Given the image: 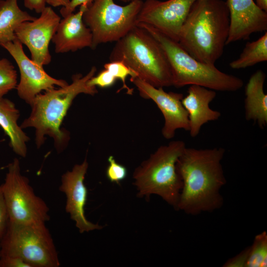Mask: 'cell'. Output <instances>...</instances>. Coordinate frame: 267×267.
Segmentation results:
<instances>
[{"instance_id": "28", "label": "cell", "mask_w": 267, "mask_h": 267, "mask_svg": "<svg viewBox=\"0 0 267 267\" xmlns=\"http://www.w3.org/2000/svg\"><path fill=\"white\" fill-rule=\"evenodd\" d=\"M250 247L243 250L236 256L229 259L224 264L225 267H246Z\"/></svg>"}, {"instance_id": "14", "label": "cell", "mask_w": 267, "mask_h": 267, "mask_svg": "<svg viewBox=\"0 0 267 267\" xmlns=\"http://www.w3.org/2000/svg\"><path fill=\"white\" fill-rule=\"evenodd\" d=\"M89 164L86 158L79 164H76L70 171L64 173L61 178L60 191L66 198L65 210L81 233L94 230H100L104 226L87 220L85 214L88 189L84 184Z\"/></svg>"}, {"instance_id": "9", "label": "cell", "mask_w": 267, "mask_h": 267, "mask_svg": "<svg viewBox=\"0 0 267 267\" xmlns=\"http://www.w3.org/2000/svg\"><path fill=\"white\" fill-rule=\"evenodd\" d=\"M1 187L9 223L19 224L49 221V209L45 202L36 195L28 178L21 174L18 159L14 158L8 165Z\"/></svg>"}, {"instance_id": "4", "label": "cell", "mask_w": 267, "mask_h": 267, "mask_svg": "<svg viewBox=\"0 0 267 267\" xmlns=\"http://www.w3.org/2000/svg\"><path fill=\"white\" fill-rule=\"evenodd\" d=\"M109 60L124 62L137 77L155 87L173 86L171 69L164 49L156 39L138 26L116 42Z\"/></svg>"}, {"instance_id": "27", "label": "cell", "mask_w": 267, "mask_h": 267, "mask_svg": "<svg viewBox=\"0 0 267 267\" xmlns=\"http://www.w3.org/2000/svg\"><path fill=\"white\" fill-rule=\"evenodd\" d=\"M8 223V215L0 185V242L3 237Z\"/></svg>"}, {"instance_id": "20", "label": "cell", "mask_w": 267, "mask_h": 267, "mask_svg": "<svg viewBox=\"0 0 267 267\" xmlns=\"http://www.w3.org/2000/svg\"><path fill=\"white\" fill-rule=\"evenodd\" d=\"M36 18L21 9L18 0H0V43L16 39L15 31L17 27Z\"/></svg>"}, {"instance_id": "32", "label": "cell", "mask_w": 267, "mask_h": 267, "mask_svg": "<svg viewBox=\"0 0 267 267\" xmlns=\"http://www.w3.org/2000/svg\"><path fill=\"white\" fill-rule=\"evenodd\" d=\"M70 0H45L46 4L54 7H65L69 3Z\"/></svg>"}, {"instance_id": "17", "label": "cell", "mask_w": 267, "mask_h": 267, "mask_svg": "<svg viewBox=\"0 0 267 267\" xmlns=\"http://www.w3.org/2000/svg\"><path fill=\"white\" fill-rule=\"evenodd\" d=\"M215 90L198 85L189 86L187 94L181 102L187 112L189 131L191 137H196L205 124L218 120L221 113L210 107L216 96Z\"/></svg>"}, {"instance_id": "19", "label": "cell", "mask_w": 267, "mask_h": 267, "mask_svg": "<svg viewBox=\"0 0 267 267\" xmlns=\"http://www.w3.org/2000/svg\"><path fill=\"white\" fill-rule=\"evenodd\" d=\"M20 113L10 100L0 99V127L9 138V145L15 154L25 158L29 137L17 124Z\"/></svg>"}, {"instance_id": "30", "label": "cell", "mask_w": 267, "mask_h": 267, "mask_svg": "<svg viewBox=\"0 0 267 267\" xmlns=\"http://www.w3.org/2000/svg\"><path fill=\"white\" fill-rule=\"evenodd\" d=\"M93 0H70L68 4L62 7L60 10V13L62 17L74 12L78 6L84 5L88 7L92 2Z\"/></svg>"}, {"instance_id": "15", "label": "cell", "mask_w": 267, "mask_h": 267, "mask_svg": "<svg viewBox=\"0 0 267 267\" xmlns=\"http://www.w3.org/2000/svg\"><path fill=\"white\" fill-rule=\"evenodd\" d=\"M229 30L226 45L250 39L255 33L266 32L267 12L253 0H227Z\"/></svg>"}, {"instance_id": "33", "label": "cell", "mask_w": 267, "mask_h": 267, "mask_svg": "<svg viewBox=\"0 0 267 267\" xmlns=\"http://www.w3.org/2000/svg\"><path fill=\"white\" fill-rule=\"evenodd\" d=\"M256 3L262 10L267 12V0H256Z\"/></svg>"}, {"instance_id": "6", "label": "cell", "mask_w": 267, "mask_h": 267, "mask_svg": "<svg viewBox=\"0 0 267 267\" xmlns=\"http://www.w3.org/2000/svg\"><path fill=\"white\" fill-rule=\"evenodd\" d=\"M185 147L180 140L161 145L134 169L133 184L138 198L149 201L151 195H157L177 210L182 183L176 163Z\"/></svg>"}, {"instance_id": "12", "label": "cell", "mask_w": 267, "mask_h": 267, "mask_svg": "<svg viewBox=\"0 0 267 267\" xmlns=\"http://www.w3.org/2000/svg\"><path fill=\"white\" fill-rule=\"evenodd\" d=\"M198 0H146L143 1L137 24L143 23L178 42L180 28L193 4Z\"/></svg>"}, {"instance_id": "1", "label": "cell", "mask_w": 267, "mask_h": 267, "mask_svg": "<svg viewBox=\"0 0 267 267\" xmlns=\"http://www.w3.org/2000/svg\"><path fill=\"white\" fill-rule=\"evenodd\" d=\"M225 152L222 147L185 148L176 163L182 183L177 210L196 215L222 206L220 190L226 180L221 162Z\"/></svg>"}, {"instance_id": "3", "label": "cell", "mask_w": 267, "mask_h": 267, "mask_svg": "<svg viewBox=\"0 0 267 267\" xmlns=\"http://www.w3.org/2000/svg\"><path fill=\"white\" fill-rule=\"evenodd\" d=\"M96 71L92 66L85 76L76 74L72 77V83L63 87L55 88L36 96L30 105L31 112L20 127L22 129L34 128L37 148L44 142L45 136L53 141L58 152L63 150L70 139L69 133L61 128L64 118L76 97L85 93L94 95L98 92L95 87L88 84V81Z\"/></svg>"}, {"instance_id": "5", "label": "cell", "mask_w": 267, "mask_h": 267, "mask_svg": "<svg viewBox=\"0 0 267 267\" xmlns=\"http://www.w3.org/2000/svg\"><path fill=\"white\" fill-rule=\"evenodd\" d=\"M137 26L146 30L164 49L171 69L173 86L181 88L198 85L215 91L227 92L236 91L243 87L241 79L220 71L215 65L196 60L178 42L154 27L143 23H138Z\"/></svg>"}, {"instance_id": "16", "label": "cell", "mask_w": 267, "mask_h": 267, "mask_svg": "<svg viewBox=\"0 0 267 267\" xmlns=\"http://www.w3.org/2000/svg\"><path fill=\"white\" fill-rule=\"evenodd\" d=\"M87 7L81 5L79 11L63 17L60 21L52 42L56 53L76 51L91 48L92 35L85 24L83 15Z\"/></svg>"}, {"instance_id": "23", "label": "cell", "mask_w": 267, "mask_h": 267, "mask_svg": "<svg viewBox=\"0 0 267 267\" xmlns=\"http://www.w3.org/2000/svg\"><path fill=\"white\" fill-rule=\"evenodd\" d=\"M17 74L14 66L6 58L0 59V99L16 89Z\"/></svg>"}, {"instance_id": "31", "label": "cell", "mask_w": 267, "mask_h": 267, "mask_svg": "<svg viewBox=\"0 0 267 267\" xmlns=\"http://www.w3.org/2000/svg\"><path fill=\"white\" fill-rule=\"evenodd\" d=\"M25 7L40 14L46 7L45 0H23Z\"/></svg>"}, {"instance_id": "10", "label": "cell", "mask_w": 267, "mask_h": 267, "mask_svg": "<svg viewBox=\"0 0 267 267\" xmlns=\"http://www.w3.org/2000/svg\"><path fill=\"white\" fill-rule=\"evenodd\" d=\"M0 45L5 48L15 61L20 72V81L16 88L19 97L31 105L36 95L42 91L63 87L68 85L64 80L57 79L49 75L43 66L30 59L25 53L22 44L17 40Z\"/></svg>"}, {"instance_id": "29", "label": "cell", "mask_w": 267, "mask_h": 267, "mask_svg": "<svg viewBox=\"0 0 267 267\" xmlns=\"http://www.w3.org/2000/svg\"><path fill=\"white\" fill-rule=\"evenodd\" d=\"M0 267H32L23 259L16 257H0Z\"/></svg>"}, {"instance_id": "26", "label": "cell", "mask_w": 267, "mask_h": 267, "mask_svg": "<svg viewBox=\"0 0 267 267\" xmlns=\"http://www.w3.org/2000/svg\"><path fill=\"white\" fill-rule=\"evenodd\" d=\"M116 79L107 70L104 69L97 75L91 77L88 82V84L91 87H98L106 88L112 86L116 82Z\"/></svg>"}, {"instance_id": "21", "label": "cell", "mask_w": 267, "mask_h": 267, "mask_svg": "<svg viewBox=\"0 0 267 267\" xmlns=\"http://www.w3.org/2000/svg\"><path fill=\"white\" fill-rule=\"evenodd\" d=\"M267 61V32L258 40L248 42L239 57L229 63L233 69H244Z\"/></svg>"}, {"instance_id": "7", "label": "cell", "mask_w": 267, "mask_h": 267, "mask_svg": "<svg viewBox=\"0 0 267 267\" xmlns=\"http://www.w3.org/2000/svg\"><path fill=\"white\" fill-rule=\"evenodd\" d=\"M1 256L19 257L32 267L60 265L54 241L44 222L8 223L0 242Z\"/></svg>"}, {"instance_id": "24", "label": "cell", "mask_w": 267, "mask_h": 267, "mask_svg": "<svg viewBox=\"0 0 267 267\" xmlns=\"http://www.w3.org/2000/svg\"><path fill=\"white\" fill-rule=\"evenodd\" d=\"M104 68L108 70L116 79H119L122 81L123 86L118 92L125 89L127 94H133V89H130L127 86L126 80L128 76H130L131 78L137 77V75L133 70L122 61H110L104 65Z\"/></svg>"}, {"instance_id": "25", "label": "cell", "mask_w": 267, "mask_h": 267, "mask_svg": "<svg viewBox=\"0 0 267 267\" xmlns=\"http://www.w3.org/2000/svg\"><path fill=\"white\" fill-rule=\"evenodd\" d=\"M108 166L106 170V176L111 182L119 184L127 176V168L116 162L114 157L110 155L108 158Z\"/></svg>"}, {"instance_id": "13", "label": "cell", "mask_w": 267, "mask_h": 267, "mask_svg": "<svg viewBox=\"0 0 267 267\" xmlns=\"http://www.w3.org/2000/svg\"><path fill=\"white\" fill-rule=\"evenodd\" d=\"M130 80L137 88L140 96L152 100L162 112L164 124L161 133L165 139L173 138L177 130L189 131L188 115L181 102L182 93L167 92L163 88L155 87L137 77L131 78Z\"/></svg>"}, {"instance_id": "8", "label": "cell", "mask_w": 267, "mask_h": 267, "mask_svg": "<svg viewBox=\"0 0 267 267\" xmlns=\"http://www.w3.org/2000/svg\"><path fill=\"white\" fill-rule=\"evenodd\" d=\"M142 3V0H132L122 6L113 0H93L83 15L92 33L91 48L101 44L116 42L137 26Z\"/></svg>"}, {"instance_id": "11", "label": "cell", "mask_w": 267, "mask_h": 267, "mask_svg": "<svg viewBox=\"0 0 267 267\" xmlns=\"http://www.w3.org/2000/svg\"><path fill=\"white\" fill-rule=\"evenodd\" d=\"M60 20L51 7L46 6L38 18L22 23L15 31L16 39L27 46L31 59L40 66L51 62L49 45Z\"/></svg>"}, {"instance_id": "18", "label": "cell", "mask_w": 267, "mask_h": 267, "mask_svg": "<svg viewBox=\"0 0 267 267\" xmlns=\"http://www.w3.org/2000/svg\"><path fill=\"white\" fill-rule=\"evenodd\" d=\"M265 73L258 70L250 77L245 88V117L261 129L267 125V95L264 89Z\"/></svg>"}, {"instance_id": "34", "label": "cell", "mask_w": 267, "mask_h": 267, "mask_svg": "<svg viewBox=\"0 0 267 267\" xmlns=\"http://www.w3.org/2000/svg\"><path fill=\"white\" fill-rule=\"evenodd\" d=\"M120 1H121L122 2H130L131 1H132V0H119Z\"/></svg>"}, {"instance_id": "35", "label": "cell", "mask_w": 267, "mask_h": 267, "mask_svg": "<svg viewBox=\"0 0 267 267\" xmlns=\"http://www.w3.org/2000/svg\"></svg>"}, {"instance_id": "22", "label": "cell", "mask_w": 267, "mask_h": 267, "mask_svg": "<svg viewBox=\"0 0 267 267\" xmlns=\"http://www.w3.org/2000/svg\"><path fill=\"white\" fill-rule=\"evenodd\" d=\"M267 265V233L264 231L255 236L250 246L246 267H266Z\"/></svg>"}, {"instance_id": "2", "label": "cell", "mask_w": 267, "mask_h": 267, "mask_svg": "<svg viewBox=\"0 0 267 267\" xmlns=\"http://www.w3.org/2000/svg\"><path fill=\"white\" fill-rule=\"evenodd\" d=\"M229 30V14L223 0H198L192 5L178 42L196 60L215 65L222 55Z\"/></svg>"}]
</instances>
